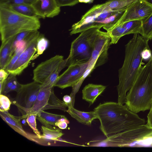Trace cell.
<instances>
[{"label":"cell","mask_w":152,"mask_h":152,"mask_svg":"<svg viewBox=\"0 0 152 152\" xmlns=\"http://www.w3.org/2000/svg\"><path fill=\"white\" fill-rule=\"evenodd\" d=\"M136 0H108L105 3L112 10H120L126 8Z\"/></svg>","instance_id":"cell-26"},{"label":"cell","mask_w":152,"mask_h":152,"mask_svg":"<svg viewBox=\"0 0 152 152\" xmlns=\"http://www.w3.org/2000/svg\"><path fill=\"white\" fill-rule=\"evenodd\" d=\"M53 87L41 85L36 100L30 109L28 115L31 114H37L41 111L50 109H58L66 112L67 106L63 101L59 99L56 96Z\"/></svg>","instance_id":"cell-9"},{"label":"cell","mask_w":152,"mask_h":152,"mask_svg":"<svg viewBox=\"0 0 152 152\" xmlns=\"http://www.w3.org/2000/svg\"><path fill=\"white\" fill-rule=\"evenodd\" d=\"M52 126H41V129L42 134L41 137L43 140L58 141L64 134L61 129Z\"/></svg>","instance_id":"cell-20"},{"label":"cell","mask_w":152,"mask_h":152,"mask_svg":"<svg viewBox=\"0 0 152 152\" xmlns=\"http://www.w3.org/2000/svg\"><path fill=\"white\" fill-rule=\"evenodd\" d=\"M32 5L39 18H53L61 11L56 0H36Z\"/></svg>","instance_id":"cell-16"},{"label":"cell","mask_w":152,"mask_h":152,"mask_svg":"<svg viewBox=\"0 0 152 152\" xmlns=\"http://www.w3.org/2000/svg\"><path fill=\"white\" fill-rule=\"evenodd\" d=\"M32 31H28L20 33L16 35L14 41H20L24 39Z\"/></svg>","instance_id":"cell-34"},{"label":"cell","mask_w":152,"mask_h":152,"mask_svg":"<svg viewBox=\"0 0 152 152\" xmlns=\"http://www.w3.org/2000/svg\"><path fill=\"white\" fill-rule=\"evenodd\" d=\"M100 28H91L80 33L72 42L66 66L75 63L88 62L96 35Z\"/></svg>","instance_id":"cell-6"},{"label":"cell","mask_w":152,"mask_h":152,"mask_svg":"<svg viewBox=\"0 0 152 152\" xmlns=\"http://www.w3.org/2000/svg\"><path fill=\"white\" fill-rule=\"evenodd\" d=\"M79 2L85 3H92L94 0H78Z\"/></svg>","instance_id":"cell-40"},{"label":"cell","mask_w":152,"mask_h":152,"mask_svg":"<svg viewBox=\"0 0 152 152\" xmlns=\"http://www.w3.org/2000/svg\"><path fill=\"white\" fill-rule=\"evenodd\" d=\"M16 35L1 43L0 48V68L4 69L14 53L13 44Z\"/></svg>","instance_id":"cell-17"},{"label":"cell","mask_w":152,"mask_h":152,"mask_svg":"<svg viewBox=\"0 0 152 152\" xmlns=\"http://www.w3.org/2000/svg\"><path fill=\"white\" fill-rule=\"evenodd\" d=\"M152 13V4L148 0H136L126 9L120 18L111 24H120L135 20H142Z\"/></svg>","instance_id":"cell-13"},{"label":"cell","mask_w":152,"mask_h":152,"mask_svg":"<svg viewBox=\"0 0 152 152\" xmlns=\"http://www.w3.org/2000/svg\"><path fill=\"white\" fill-rule=\"evenodd\" d=\"M6 7L22 15L39 18L31 4H22Z\"/></svg>","instance_id":"cell-22"},{"label":"cell","mask_w":152,"mask_h":152,"mask_svg":"<svg viewBox=\"0 0 152 152\" xmlns=\"http://www.w3.org/2000/svg\"><path fill=\"white\" fill-rule=\"evenodd\" d=\"M63 58L62 56L56 55L39 64L33 70L34 81L42 84L59 69Z\"/></svg>","instance_id":"cell-14"},{"label":"cell","mask_w":152,"mask_h":152,"mask_svg":"<svg viewBox=\"0 0 152 152\" xmlns=\"http://www.w3.org/2000/svg\"><path fill=\"white\" fill-rule=\"evenodd\" d=\"M66 112L78 122L86 125H91L93 120L97 119L94 111L89 112L81 111L76 110L72 106L69 107Z\"/></svg>","instance_id":"cell-19"},{"label":"cell","mask_w":152,"mask_h":152,"mask_svg":"<svg viewBox=\"0 0 152 152\" xmlns=\"http://www.w3.org/2000/svg\"><path fill=\"white\" fill-rule=\"evenodd\" d=\"M148 1L151 4H152V0H148Z\"/></svg>","instance_id":"cell-41"},{"label":"cell","mask_w":152,"mask_h":152,"mask_svg":"<svg viewBox=\"0 0 152 152\" xmlns=\"http://www.w3.org/2000/svg\"><path fill=\"white\" fill-rule=\"evenodd\" d=\"M65 117L64 115L52 113L43 110L37 114V118L44 126H55L56 124L60 119Z\"/></svg>","instance_id":"cell-21"},{"label":"cell","mask_w":152,"mask_h":152,"mask_svg":"<svg viewBox=\"0 0 152 152\" xmlns=\"http://www.w3.org/2000/svg\"><path fill=\"white\" fill-rule=\"evenodd\" d=\"M22 84L20 83L18 81H16L13 84L9 90V92L12 91H15L18 92L20 89Z\"/></svg>","instance_id":"cell-37"},{"label":"cell","mask_w":152,"mask_h":152,"mask_svg":"<svg viewBox=\"0 0 152 152\" xmlns=\"http://www.w3.org/2000/svg\"><path fill=\"white\" fill-rule=\"evenodd\" d=\"M37 115V114H29L26 117V121L35 134L37 135L39 139L42 140L41 139V134L37 127L36 119Z\"/></svg>","instance_id":"cell-29"},{"label":"cell","mask_w":152,"mask_h":152,"mask_svg":"<svg viewBox=\"0 0 152 152\" xmlns=\"http://www.w3.org/2000/svg\"><path fill=\"white\" fill-rule=\"evenodd\" d=\"M63 99L68 108L71 106L74 107V104L73 103L72 98L70 95H66L64 96Z\"/></svg>","instance_id":"cell-35"},{"label":"cell","mask_w":152,"mask_h":152,"mask_svg":"<svg viewBox=\"0 0 152 152\" xmlns=\"http://www.w3.org/2000/svg\"><path fill=\"white\" fill-rule=\"evenodd\" d=\"M88 62L71 64L59 75L54 86L61 89L76 86L78 88L84 80V75L87 69Z\"/></svg>","instance_id":"cell-11"},{"label":"cell","mask_w":152,"mask_h":152,"mask_svg":"<svg viewBox=\"0 0 152 152\" xmlns=\"http://www.w3.org/2000/svg\"><path fill=\"white\" fill-rule=\"evenodd\" d=\"M147 123L146 124L152 128V104L147 116Z\"/></svg>","instance_id":"cell-38"},{"label":"cell","mask_w":152,"mask_h":152,"mask_svg":"<svg viewBox=\"0 0 152 152\" xmlns=\"http://www.w3.org/2000/svg\"><path fill=\"white\" fill-rule=\"evenodd\" d=\"M67 124L65 121H58L56 124L55 126H57L61 129H65L67 127Z\"/></svg>","instance_id":"cell-39"},{"label":"cell","mask_w":152,"mask_h":152,"mask_svg":"<svg viewBox=\"0 0 152 152\" xmlns=\"http://www.w3.org/2000/svg\"><path fill=\"white\" fill-rule=\"evenodd\" d=\"M120 24L125 29L126 35L132 34H140L142 26V20H131Z\"/></svg>","instance_id":"cell-23"},{"label":"cell","mask_w":152,"mask_h":152,"mask_svg":"<svg viewBox=\"0 0 152 152\" xmlns=\"http://www.w3.org/2000/svg\"><path fill=\"white\" fill-rule=\"evenodd\" d=\"M149 40L139 34H135L125 46L124 60L118 70L119 83L117 88L118 103L120 104L125 103L126 93L132 86L142 66V52L149 47Z\"/></svg>","instance_id":"cell-2"},{"label":"cell","mask_w":152,"mask_h":152,"mask_svg":"<svg viewBox=\"0 0 152 152\" xmlns=\"http://www.w3.org/2000/svg\"><path fill=\"white\" fill-rule=\"evenodd\" d=\"M36 0H0V6L9 7L22 4H32Z\"/></svg>","instance_id":"cell-30"},{"label":"cell","mask_w":152,"mask_h":152,"mask_svg":"<svg viewBox=\"0 0 152 152\" xmlns=\"http://www.w3.org/2000/svg\"><path fill=\"white\" fill-rule=\"evenodd\" d=\"M125 104L136 113L150 109L152 104V56L141 67L126 95Z\"/></svg>","instance_id":"cell-3"},{"label":"cell","mask_w":152,"mask_h":152,"mask_svg":"<svg viewBox=\"0 0 152 152\" xmlns=\"http://www.w3.org/2000/svg\"><path fill=\"white\" fill-rule=\"evenodd\" d=\"M94 111L99 120L100 129L106 137L145 124L144 119L131 111L125 104L106 102L100 104Z\"/></svg>","instance_id":"cell-1"},{"label":"cell","mask_w":152,"mask_h":152,"mask_svg":"<svg viewBox=\"0 0 152 152\" xmlns=\"http://www.w3.org/2000/svg\"><path fill=\"white\" fill-rule=\"evenodd\" d=\"M106 87V86L101 84L89 83L82 90V99L92 104Z\"/></svg>","instance_id":"cell-18"},{"label":"cell","mask_w":152,"mask_h":152,"mask_svg":"<svg viewBox=\"0 0 152 152\" xmlns=\"http://www.w3.org/2000/svg\"><path fill=\"white\" fill-rule=\"evenodd\" d=\"M49 44V42L44 36L40 34L38 39L37 45V53L34 55L32 60L36 58L42 54L46 49Z\"/></svg>","instance_id":"cell-27"},{"label":"cell","mask_w":152,"mask_h":152,"mask_svg":"<svg viewBox=\"0 0 152 152\" xmlns=\"http://www.w3.org/2000/svg\"><path fill=\"white\" fill-rule=\"evenodd\" d=\"M67 58L61 62L59 69L51 75L42 84L41 86L49 87H54V86L61 71L66 66Z\"/></svg>","instance_id":"cell-25"},{"label":"cell","mask_w":152,"mask_h":152,"mask_svg":"<svg viewBox=\"0 0 152 152\" xmlns=\"http://www.w3.org/2000/svg\"><path fill=\"white\" fill-rule=\"evenodd\" d=\"M12 103L7 96L4 95L0 94V111H8Z\"/></svg>","instance_id":"cell-31"},{"label":"cell","mask_w":152,"mask_h":152,"mask_svg":"<svg viewBox=\"0 0 152 152\" xmlns=\"http://www.w3.org/2000/svg\"><path fill=\"white\" fill-rule=\"evenodd\" d=\"M140 34L149 40L152 39V13L147 18L142 20Z\"/></svg>","instance_id":"cell-24"},{"label":"cell","mask_w":152,"mask_h":152,"mask_svg":"<svg viewBox=\"0 0 152 152\" xmlns=\"http://www.w3.org/2000/svg\"><path fill=\"white\" fill-rule=\"evenodd\" d=\"M40 34L38 30L33 31L26 37L25 48L8 72L10 74L19 75L28 66L37 51V43Z\"/></svg>","instance_id":"cell-12"},{"label":"cell","mask_w":152,"mask_h":152,"mask_svg":"<svg viewBox=\"0 0 152 152\" xmlns=\"http://www.w3.org/2000/svg\"><path fill=\"white\" fill-rule=\"evenodd\" d=\"M60 7L64 6H73L79 3L78 0H56Z\"/></svg>","instance_id":"cell-32"},{"label":"cell","mask_w":152,"mask_h":152,"mask_svg":"<svg viewBox=\"0 0 152 152\" xmlns=\"http://www.w3.org/2000/svg\"><path fill=\"white\" fill-rule=\"evenodd\" d=\"M0 116L5 122L19 134L31 141L40 144H44V141L36 134L28 133L24 130L20 121L21 116H15L7 111H0Z\"/></svg>","instance_id":"cell-15"},{"label":"cell","mask_w":152,"mask_h":152,"mask_svg":"<svg viewBox=\"0 0 152 152\" xmlns=\"http://www.w3.org/2000/svg\"><path fill=\"white\" fill-rule=\"evenodd\" d=\"M152 137V128L146 124L110 135L105 140L109 147H124L132 142Z\"/></svg>","instance_id":"cell-7"},{"label":"cell","mask_w":152,"mask_h":152,"mask_svg":"<svg viewBox=\"0 0 152 152\" xmlns=\"http://www.w3.org/2000/svg\"><path fill=\"white\" fill-rule=\"evenodd\" d=\"M143 60L145 61L149 60L152 56V53L149 47L144 49L142 53Z\"/></svg>","instance_id":"cell-33"},{"label":"cell","mask_w":152,"mask_h":152,"mask_svg":"<svg viewBox=\"0 0 152 152\" xmlns=\"http://www.w3.org/2000/svg\"><path fill=\"white\" fill-rule=\"evenodd\" d=\"M10 74L4 69H0V83H3L7 78Z\"/></svg>","instance_id":"cell-36"},{"label":"cell","mask_w":152,"mask_h":152,"mask_svg":"<svg viewBox=\"0 0 152 152\" xmlns=\"http://www.w3.org/2000/svg\"><path fill=\"white\" fill-rule=\"evenodd\" d=\"M16 75L10 74L4 81L2 85H0V94L5 95L9 93V90L13 84L17 81Z\"/></svg>","instance_id":"cell-28"},{"label":"cell","mask_w":152,"mask_h":152,"mask_svg":"<svg viewBox=\"0 0 152 152\" xmlns=\"http://www.w3.org/2000/svg\"><path fill=\"white\" fill-rule=\"evenodd\" d=\"M111 45V38L107 33L100 30L94 40L91 58L87 70L90 72L105 63L108 58V51Z\"/></svg>","instance_id":"cell-10"},{"label":"cell","mask_w":152,"mask_h":152,"mask_svg":"<svg viewBox=\"0 0 152 152\" xmlns=\"http://www.w3.org/2000/svg\"><path fill=\"white\" fill-rule=\"evenodd\" d=\"M39 19L25 16L8 7L0 6V33L1 43L20 33L38 30L41 27Z\"/></svg>","instance_id":"cell-4"},{"label":"cell","mask_w":152,"mask_h":152,"mask_svg":"<svg viewBox=\"0 0 152 152\" xmlns=\"http://www.w3.org/2000/svg\"><path fill=\"white\" fill-rule=\"evenodd\" d=\"M126 8L112 10L108 7L105 3L95 5L82 16L79 21L72 25L69 30L70 34L72 35L81 33L93 27L101 28L113 23L120 18Z\"/></svg>","instance_id":"cell-5"},{"label":"cell","mask_w":152,"mask_h":152,"mask_svg":"<svg viewBox=\"0 0 152 152\" xmlns=\"http://www.w3.org/2000/svg\"><path fill=\"white\" fill-rule=\"evenodd\" d=\"M41 84L34 81L22 86L17 92L13 102L22 114V119H26L31 108L34 104L41 87Z\"/></svg>","instance_id":"cell-8"}]
</instances>
